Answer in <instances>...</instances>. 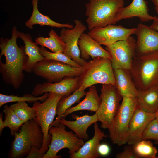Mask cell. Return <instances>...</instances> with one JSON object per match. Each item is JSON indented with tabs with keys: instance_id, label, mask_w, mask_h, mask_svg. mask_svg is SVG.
I'll list each match as a JSON object with an SVG mask.
<instances>
[{
	"instance_id": "cell-5",
	"label": "cell",
	"mask_w": 158,
	"mask_h": 158,
	"mask_svg": "<svg viewBox=\"0 0 158 158\" xmlns=\"http://www.w3.org/2000/svg\"><path fill=\"white\" fill-rule=\"evenodd\" d=\"M130 72L138 89L158 86V53L135 55Z\"/></svg>"
},
{
	"instance_id": "cell-9",
	"label": "cell",
	"mask_w": 158,
	"mask_h": 158,
	"mask_svg": "<svg viewBox=\"0 0 158 158\" xmlns=\"http://www.w3.org/2000/svg\"><path fill=\"white\" fill-rule=\"evenodd\" d=\"M100 97L101 103L95 113L101 127L108 129L119 108L122 97L115 86L111 84H102Z\"/></svg>"
},
{
	"instance_id": "cell-19",
	"label": "cell",
	"mask_w": 158,
	"mask_h": 158,
	"mask_svg": "<svg viewBox=\"0 0 158 158\" xmlns=\"http://www.w3.org/2000/svg\"><path fill=\"white\" fill-rule=\"evenodd\" d=\"M94 133L93 137L88 140L76 152L69 156L71 158H97L100 155L98 148L100 142L106 137L104 132L100 129L97 122L94 123Z\"/></svg>"
},
{
	"instance_id": "cell-12",
	"label": "cell",
	"mask_w": 158,
	"mask_h": 158,
	"mask_svg": "<svg viewBox=\"0 0 158 158\" xmlns=\"http://www.w3.org/2000/svg\"><path fill=\"white\" fill-rule=\"evenodd\" d=\"M74 22L75 25L73 28H62L59 36L66 44L63 53L78 64L83 66L87 61L80 57L78 42L81 35L87 30V28L80 20H75Z\"/></svg>"
},
{
	"instance_id": "cell-22",
	"label": "cell",
	"mask_w": 158,
	"mask_h": 158,
	"mask_svg": "<svg viewBox=\"0 0 158 158\" xmlns=\"http://www.w3.org/2000/svg\"><path fill=\"white\" fill-rule=\"evenodd\" d=\"M114 70L115 86L122 97H136L138 89L133 80L130 71L122 69Z\"/></svg>"
},
{
	"instance_id": "cell-29",
	"label": "cell",
	"mask_w": 158,
	"mask_h": 158,
	"mask_svg": "<svg viewBox=\"0 0 158 158\" xmlns=\"http://www.w3.org/2000/svg\"><path fill=\"white\" fill-rule=\"evenodd\" d=\"M49 94V92H46L42 96L36 97L32 94H26L22 96L19 97L13 95H7L0 93V107L6 103L12 102L25 101L31 103L38 101L43 102L47 98Z\"/></svg>"
},
{
	"instance_id": "cell-33",
	"label": "cell",
	"mask_w": 158,
	"mask_h": 158,
	"mask_svg": "<svg viewBox=\"0 0 158 158\" xmlns=\"http://www.w3.org/2000/svg\"><path fill=\"white\" fill-rule=\"evenodd\" d=\"M142 140H152L158 141V121L156 118L151 121L143 132Z\"/></svg>"
},
{
	"instance_id": "cell-6",
	"label": "cell",
	"mask_w": 158,
	"mask_h": 158,
	"mask_svg": "<svg viewBox=\"0 0 158 158\" xmlns=\"http://www.w3.org/2000/svg\"><path fill=\"white\" fill-rule=\"evenodd\" d=\"M138 107L136 97H122L118 110L108 129L113 144L121 146L127 143L129 124Z\"/></svg>"
},
{
	"instance_id": "cell-18",
	"label": "cell",
	"mask_w": 158,
	"mask_h": 158,
	"mask_svg": "<svg viewBox=\"0 0 158 158\" xmlns=\"http://www.w3.org/2000/svg\"><path fill=\"white\" fill-rule=\"evenodd\" d=\"M78 44L81 57L86 60L91 57L92 59L97 57L111 59L109 52L88 34L83 33L80 37Z\"/></svg>"
},
{
	"instance_id": "cell-15",
	"label": "cell",
	"mask_w": 158,
	"mask_h": 158,
	"mask_svg": "<svg viewBox=\"0 0 158 158\" xmlns=\"http://www.w3.org/2000/svg\"><path fill=\"white\" fill-rule=\"evenodd\" d=\"M79 80V76L66 77L54 83H38L33 88L32 94L37 97L46 92H52L67 97L77 90Z\"/></svg>"
},
{
	"instance_id": "cell-32",
	"label": "cell",
	"mask_w": 158,
	"mask_h": 158,
	"mask_svg": "<svg viewBox=\"0 0 158 158\" xmlns=\"http://www.w3.org/2000/svg\"><path fill=\"white\" fill-rule=\"evenodd\" d=\"M39 51L41 54L45 58V59H51L59 61L74 67L77 68L82 66L73 61L63 52H50L47 51L46 49L43 47L40 48Z\"/></svg>"
},
{
	"instance_id": "cell-1",
	"label": "cell",
	"mask_w": 158,
	"mask_h": 158,
	"mask_svg": "<svg viewBox=\"0 0 158 158\" xmlns=\"http://www.w3.org/2000/svg\"><path fill=\"white\" fill-rule=\"evenodd\" d=\"M18 32L16 27L13 26L10 38L0 39V59L2 55L5 58L4 63L0 59V73L4 82L15 89L19 88L23 81V71L28 59L24 46L18 47L17 44Z\"/></svg>"
},
{
	"instance_id": "cell-7",
	"label": "cell",
	"mask_w": 158,
	"mask_h": 158,
	"mask_svg": "<svg viewBox=\"0 0 158 158\" xmlns=\"http://www.w3.org/2000/svg\"><path fill=\"white\" fill-rule=\"evenodd\" d=\"M63 97L62 95L49 92L48 97L43 102L37 101L33 104L36 111L34 119L40 126L43 134V142L40 149L44 154L48 151L51 140V136L49 133V128L56 115L58 102Z\"/></svg>"
},
{
	"instance_id": "cell-14",
	"label": "cell",
	"mask_w": 158,
	"mask_h": 158,
	"mask_svg": "<svg viewBox=\"0 0 158 158\" xmlns=\"http://www.w3.org/2000/svg\"><path fill=\"white\" fill-rule=\"evenodd\" d=\"M136 28L135 55L158 53V31L140 23Z\"/></svg>"
},
{
	"instance_id": "cell-35",
	"label": "cell",
	"mask_w": 158,
	"mask_h": 158,
	"mask_svg": "<svg viewBox=\"0 0 158 158\" xmlns=\"http://www.w3.org/2000/svg\"><path fill=\"white\" fill-rule=\"evenodd\" d=\"M45 154L42 152L40 148L33 146L31 149L26 158H43Z\"/></svg>"
},
{
	"instance_id": "cell-36",
	"label": "cell",
	"mask_w": 158,
	"mask_h": 158,
	"mask_svg": "<svg viewBox=\"0 0 158 158\" xmlns=\"http://www.w3.org/2000/svg\"><path fill=\"white\" fill-rule=\"evenodd\" d=\"M110 148L108 145L105 143H103L99 145L98 152L100 155L102 156H105L108 155L110 152Z\"/></svg>"
},
{
	"instance_id": "cell-41",
	"label": "cell",
	"mask_w": 158,
	"mask_h": 158,
	"mask_svg": "<svg viewBox=\"0 0 158 158\" xmlns=\"http://www.w3.org/2000/svg\"><path fill=\"white\" fill-rule=\"evenodd\" d=\"M155 144L158 145V141H155ZM157 158H158V157H157Z\"/></svg>"
},
{
	"instance_id": "cell-37",
	"label": "cell",
	"mask_w": 158,
	"mask_h": 158,
	"mask_svg": "<svg viewBox=\"0 0 158 158\" xmlns=\"http://www.w3.org/2000/svg\"><path fill=\"white\" fill-rule=\"evenodd\" d=\"M150 27L158 31V17L153 20Z\"/></svg>"
},
{
	"instance_id": "cell-34",
	"label": "cell",
	"mask_w": 158,
	"mask_h": 158,
	"mask_svg": "<svg viewBox=\"0 0 158 158\" xmlns=\"http://www.w3.org/2000/svg\"><path fill=\"white\" fill-rule=\"evenodd\" d=\"M116 158H138L135 152L133 145H129L124 147L123 150L117 154Z\"/></svg>"
},
{
	"instance_id": "cell-23",
	"label": "cell",
	"mask_w": 158,
	"mask_h": 158,
	"mask_svg": "<svg viewBox=\"0 0 158 158\" xmlns=\"http://www.w3.org/2000/svg\"><path fill=\"white\" fill-rule=\"evenodd\" d=\"M85 96L84 99L78 104L67 109L62 115L61 118H65L68 115L80 110H88L96 112L101 102L96 87L94 85L90 87Z\"/></svg>"
},
{
	"instance_id": "cell-4",
	"label": "cell",
	"mask_w": 158,
	"mask_h": 158,
	"mask_svg": "<svg viewBox=\"0 0 158 158\" xmlns=\"http://www.w3.org/2000/svg\"><path fill=\"white\" fill-rule=\"evenodd\" d=\"M13 135L9 155L11 158L26 157L33 146L40 149L44 139L41 129L34 119L24 123Z\"/></svg>"
},
{
	"instance_id": "cell-21",
	"label": "cell",
	"mask_w": 158,
	"mask_h": 158,
	"mask_svg": "<svg viewBox=\"0 0 158 158\" xmlns=\"http://www.w3.org/2000/svg\"><path fill=\"white\" fill-rule=\"evenodd\" d=\"M18 38L23 41L25 44V50L28 56V59L24 71L28 73L32 71L33 68L38 62L46 59L39 51L40 47L36 43L33 42L30 35L18 31Z\"/></svg>"
},
{
	"instance_id": "cell-31",
	"label": "cell",
	"mask_w": 158,
	"mask_h": 158,
	"mask_svg": "<svg viewBox=\"0 0 158 158\" xmlns=\"http://www.w3.org/2000/svg\"><path fill=\"white\" fill-rule=\"evenodd\" d=\"M133 145L138 158H157V150L151 141L142 140Z\"/></svg>"
},
{
	"instance_id": "cell-10",
	"label": "cell",
	"mask_w": 158,
	"mask_h": 158,
	"mask_svg": "<svg viewBox=\"0 0 158 158\" xmlns=\"http://www.w3.org/2000/svg\"><path fill=\"white\" fill-rule=\"evenodd\" d=\"M83 68V66L74 67L59 61L44 59L37 62L32 72L47 82L52 83L59 81L66 77L79 76Z\"/></svg>"
},
{
	"instance_id": "cell-25",
	"label": "cell",
	"mask_w": 158,
	"mask_h": 158,
	"mask_svg": "<svg viewBox=\"0 0 158 158\" xmlns=\"http://www.w3.org/2000/svg\"><path fill=\"white\" fill-rule=\"evenodd\" d=\"M39 0H32L33 10L30 18L25 23V25L28 28L32 29L33 26L38 24L42 26L44 25L52 27L60 28H72L73 25L69 23L62 24L56 22L51 20L48 16L42 14L38 8V3Z\"/></svg>"
},
{
	"instance_id": "cell-2",
	"label": "cell",
	"mask_w": 158,
	"mask_h": 158,
	"mask_svg": "<svg viewBox=\"0 0 158 158\" xmlns=\"http://www.w3.org/2000/svg\"><path fill=\"white\" fill-rule=\"evenodd\" d=\"M88 0L85 5V15L89 30L116 24V15L124 6V0Z\"/></svg>"
},
{
	"instance_id": "cell-30",
	"label": "cell",
	"mask_w": 158,
	"mask_h": 158,
	"mask_svg": "<svg viewBox=\"0 0 158 158\" xmlns=\"http://www.w3.org/2000/svg\"><path fill=\"white\" fill-rule=\"evenodd\" d=\"M9 107L18 116L24 123L36 117V111L33 107L29 106L25 101L17 102Z\"/></svg>"
},
{
	"instance_id": "cell-24",
	"label": "cell",
	"mask_w": 158,
	"mask_h": 158,
	"mask_svg": "<svg viewBox=\"0 0 158 158\" xmlns=\"http://www.w3.org/2000/svg\"><path fill=\"white\" fill-rule=\"evenodd\" d=\"M136 98L138 107L150 113L158 111V86L145 90L138 89Z\"/></svg>"
},
{
	"instance_id": "cell-20",
	"label": "cell",
	"mask_w": 158,
	"mask_h": 158,
	"mask_svg": "<svg viewBox=\"0 0 158 158\" xmlns=\"http://www.w3.org/2000/svg\"><path fill=\"white\" fill-rule=\"evenodd\" d=\"M75 120L70 121L66 120L64 118H61L59 120L61 123L67 126L80 138L84 140H87L89 136L87 133L88 127L92 124L99 121L96 114L93 115H85L79 116H74Z\"/></svg>"
},
{
	"instance_id": "cell-26",
	"label": "cell",
	"mask_w": 158,
	"mask_h": 158,
	"mask_svg": "<svg viewBox=\"0 0 158 158\" xmlns=\"http://www.w3.org/2000/svg\"><path fill=\"white\" fill-rule=\"evenodd\" d=\"M86 93L85 90H76L71 95L63 97L59 101L56 108L57 117L51 124L49 127L56 126L59 123V120L61 118L64 112L73 104L79 103L81 98Z\"/></svg>"
},
{
	"instance_id": "cell-39",
	"label": "cell",
	"mask_w": 158,
	"mask_h": 158,
	"mask_svg": "<svg viewBox=\"0 0 158 158\" xmlns=\"http://www.w3.org/2000/svg\"><path fill=\"white\" fill-rule=\"evenodd\" d=\"M155 6L154 9L158 15V0H151Z\"/></svg>"
},
{
	"instance_id": "cell-28",
	"label": "cell",
	"mask_w": 158,
	"mask_h": 158,
	"mask_svg": "<svg viewBox=\"0 0 158 158\" xmlns=\"http://www.w3.org/2000/svg\"><path fill=\"white\" fill-rule=\"evenodd\" d=\"M3 112L5 114L4 121L5 127H8L10 130L11 136L18 131L20 127L24 122L21 120L13 110L7 105L4 107Z\"/></svg>"
},
{
	"instance_id": "cell-13",
	"label": "cell",
	"mask_w": 158,
	"mask_h": 158,
	"mask_svg": "<svg viewBox=\"0 0 158 158\" xmlns=\"http://www.w3.org/2000/svg\"><path fill=\"white\" fill-rule=\"evenodd\" d=\"M136 30V28H128L121 25L111 24L93 28L87 34L101 45L107 46L135 34Z\"/></svg>"
},
{
	"instance_id": "cell-27",
	"label": "cell",
	"mask_w": 158,
	"mask_h": 158,
	"mask_svg": "<svg viewBox=\"0 0 158 158\" xmlns=\"http://www.w3.org/2000/svg\"><path fill=\"white\" fill-rule=\"evenodd\" d=\"M48 35L49 37H36L35 40V42L37 45L48 48L52 52H63L66 44L62 38L53 30L50 31Z\"/></svg>"
},
{
	"instance_id": "cell-8",
	"label": "cell",
	"mask_w": 158,
	"mask_h": 158,
	"mask_svg": "<svg viewBox=\"0 0 158 158\" xmlns=\"http://www.w3.org/2000/svg\"><path fill=\"white\" fill-rule=\"evenodd\" d=\"M49 133L51 136V143L43 158H59L58 152L63 148L69 150V156L76 152L83 145L84 140L79 138L73 131L66 130V126L59 123L49 128Z\"/></svg>"
},
{
	"instance_id": "cell-16",
	"label": "cell",
	"mask_w": 158,
	"mask_h": 158,
	"mask_svg": "<svg viewBox=\"0 0 158 158\" xmlns=\"http://www.w3.org/2000/svg\"><path fill=\"white\" fill-rule=\"evenodd\" d=\"M156 113L147 112L138 107L130 121L128 128V145H134L142 140V135L148 124L156 118Z\"/></svg>"
},
{
	"instance_id": "cell-3",
	"label": "cell",
	"mask_w": 158,
	"mask_h": 158,
	"mask_svg": "<svg viewBox=\"0 0 158 158\" xmlns=\"http://www.w3.org/2000/svg\"><path fill=\"white\" fill-rule=\"evenodd\" d=\"M83 66L77 90H85L97 84L115 85L114 70L110 59L96 57L87 62Z\"/></svg>"
},
{
	"instance_id": "cell-38",
	"label": "cell",
	"mask_w": 158,
	"mask_h": 158,
	"mask_svg": "<svg viewBox=\"0 0 158 158\" xmlns=\"http://www.w3.org/2000/svg\"><path fill=\"white\" fill-rule=\"evenodd\" d=\"M2 117V113H1L0 114V134L1 136L3 129L5 127L4 121L3 120Z\"/></svg>"
},
{
	"instance_id": "cell-11",
	"label": "cell",
	"mask_w": 158,
	"mask_h": 158,
	"mask_svg": "<svg viewBox=\"0 0 158 158\" xmlns=\"http://www.w3.org/2000/svg\"><path fill=\"white\" fill-rule=\"evenodd\" d=\"M136 41L131 36L106 46L110 53V60L114 69H122L130 71L135 55Z\"/></svg>"
},
{
	"instance_id": "cell-40",
	"label": "cell",
	"mask_w": 158,
	"mask_h": 158,
	"mask_svg": "<svg viewBox=\"0 0 158 158\" xmlns=\"http://www.w3.org/2000/svg\"><path fill=\"white\" fill-rule=\"evenodd\" d=\"M156 118L158 121V111L156 113Z\"/></svg>"
},
{
	"instance_id": "cell-17",
	"label": "cell",
	"mask_w": 158,
	"mask_h": 158,
	"mask_svg": "<svg viewBox=\"0 0 158 158\" xmlns=\"http://www.w3.org/2000/svg\"><path fill=\"white\" fill-rule=\"evenodd\" d=\"M147 2L145 0H133L126 7H123L118 12L115 20L116 23L123 19L137 17L141 21L147 22L153 20L157 17L149 13Z\"/></svg>"
}]
</instances>
